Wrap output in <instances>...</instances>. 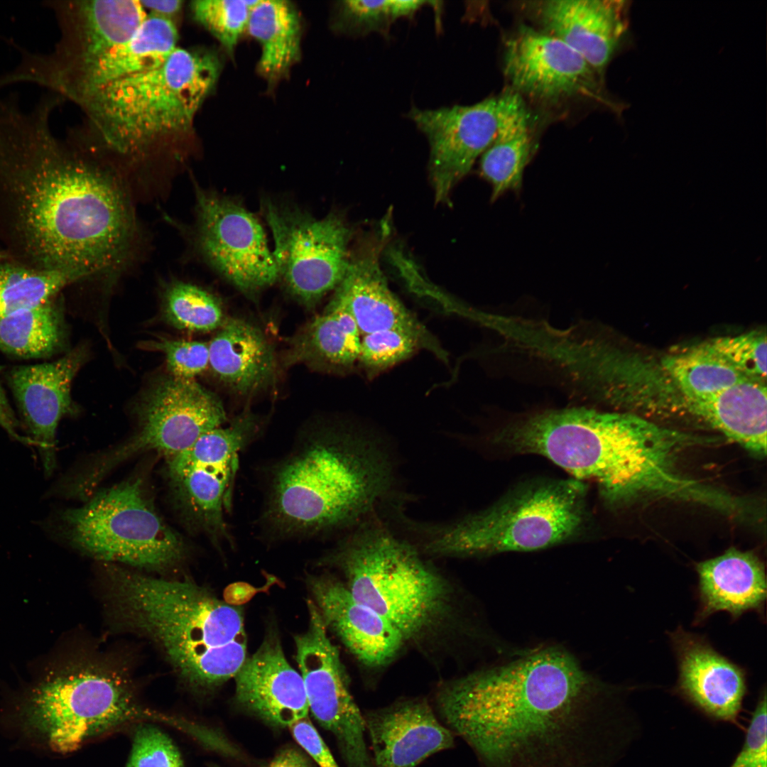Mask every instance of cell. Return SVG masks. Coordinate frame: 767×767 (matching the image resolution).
Returning <instances> with one entry per match:
<instances>
[{"label":"cell","mask_w":767,"mask_h":767,"mask_svg":"<svg viewBox=\"0 0 767 767\" xmlns=\"http://www.w3.org/2000/svg\"><path fill=\"white\" fill-rule=\"evenodd\" d=\"M126 767H183V762L167 734L152 725H143L134 734Z\"/></svg>","instance_id":"obj_40"},{"label":"cell","mask_w":767,"mask_h":767,"mask_svg":"<svg viewBox=\"0 0 767 767\" xmlns=\"http://www.w3.org/2000/svg\"><path fill=\"white\" fill-rule=\"evenodd\" d=\"M234 678L238 703L268 724L289 727L308 716L303 678L288 663L276 637H268Z\"/></svg>","instance_id":"obj_25"},{"label":"cell","mask_w":767,"mask_h":767,"mask_svg":"<svg viewBox=\"0 0 767 767\" xmlns=\"http://www.w3.org/2000/svg\"><path fill=\"white\" fill-rule=\"evenodd\" d=\"M363 717L374 767H417L455 746V735L423 698L398 700Z\"/></svg>","instance_id":"obj_21"},{"label":"cell","mask_w":767,"mask_h":767,"mask_svg":"<svg viewBox=\"0 0 767 767\" xmlns=\"http://www.w3.org/2000/svg\"><path fill=\"white\" fill-rule=\"evenodd\" d=\"M25 706L28 722L60 753L128 720L151 715L139 707L125 675L92 662L52 671L31 690Z\"/></svg>","instance_id":"obj_9"},{"label":"cell","mask_w":767,"mask_h":767,"mask_svg":"<svg viewBox=\"0 0 767 767\" xmlns=\"http://www.w3.org/2000/svg\"><path fill=\"white\" fill-rule=\"evenodd\" d=\"M587 486L576 479L526 484L482 511L433 528L423 550L436 556L477 557L564 543L587 526Z\"/></svg>","instance_id":"obj_7"},{"label":"cell","mask_w":767,"mask_h":767,"mask_svg":"<svg viewBox=\"0 0 767 767\" xmlns=\"http://www.w3.org/2000/svg\"><path fill=\"white\" fill-rule=\"evenodd\" d=\"M138 426L124 442L99 455L80 472L77 483L91 493L114 467L141 453L155 451L166 459L192 445L227 420L215 395L193 379L170 376L159 381L138 408Z\"/></svg>","instance_id":"obj_10"},{"label":"cell","mask_w":767,"mask_h":767,"mask_svg":"<svg viewBox=\"0 0 767 767\" xmlns=\"http://www.w3.org/2000/svg\"><path fill=\"white\" fill-rule=\"evenodd\" d=\"M664 364L686 398L689 408L739 382L749 379L715 352L707 342L687 352L670 356Z\"/></svg>","instance_id":"obj_33"},{"label":"cell","mask_w":767,"mask_h":767,"mask_svg":"<svg viewBox=\"0 0 767 767\" xmlns=\"http://www.w3.org/2000/svg\"><path fill=\"white\" fill-rule=\"evenodd\" d=\"M85 356V349L78 347L54 361L17 366L9 376L28 437L38 447L47 477L56 467L57 428L73 410L71 385Z\"/></svg>","instance_id":"obj_18"},{"label":"cell","mask_w":767,"mask_h":767,"mask_svg":"<svg viewBox=\"0 0 767 767\" xmlns=\"http://www.w3.org/2000/svg\"><path fill=\"white\" fill-rule=\"evenodd\" d=\"M263 212L273 236L278 278L301 304L314 306L346 274L350 229L336 214L317 219L267 200Z\"/></svg>","instance_id":"obj_12"},{"label":"cell","mask_w":767,"mask_h":767,"mask_svg":"<svg viewBox=\"0 0 767 767\" xmlns=\"http://www.w3.org/2000/svg\"><path fill=\"white\" fill-rule=\"evenodd\" d=\"M220 68L214 54L178 47L160 66L107 87L80 107L108 148L142 154L187 136Z\"/></svg>","instance_id":"obj_5"},{"label":"cell","mask_w":767,"mask_h":767,"mask_svg":"<svg viewBox=\"0 0 767 767\" xmlns=\"http://www.w3.org/2000/svg\"><path fill=\"white\" fill-rule=\"evenodd\" d=\"M501 117L497 134L481 156L480 173L491 185L492 201L508 191L518 192L533 151L530 114L516 92L500 95Z\"/></svg>","instance_id":"obj_29"},{"label":"cell","mask_w":767,"mask_h":767,"mask_svg":"<svg viewBox=\"0 0 767 767\" xmlns=\"http://www.w3.org/2000/svg\"><path fill=\"white\" fill-rule=\"evenodd\" d=\"M314 603L326 625L363 665L376 668L391 661L406 641L388 619L353 597L340 581L322 575L311 577Z\"/></svg>","instance_id":"obj_24"},{"label":"cell","mask_w":767,"mask_h":767,"mask_svg":"<svg viewBox=\"0 0 767 767\" xmlns=\"http://www.w3.org/2000/svg\"><path fill=\"white\" fill-rule=\"evenodd\" d=\"M494 444L513 454L548 459L575 479L597 485L609 506L641 499L696 502L701 482L679 469L687 433L628 413L573 406L518 415L494 433Z\"/></svg>","instance_id":"obj_2"},{"label":"cell","mask_w":767,"mask_h":767,"mask_svg":"<svg viewBox=\"0 0 767 767\" xmlns=\"http://www.w3.org/2000/svg\"><path fill=\"white\" fill-rule=\"evenodd\" d=\"M615 695L548 647L443 685L435 710L481 767H611L624 741Z\"/></svg>","instance_id":"obj_1"},{"label":"cell","mask_w":767,"mask_h":767,"mask_svg":"<svg viewBox=\"0 0 767 767\" xmlns=\"http://www.w3.org/2000/svg\"><path fill=\"white\" fill-rule=\"evenodd\" d=\"M288 727L296 741L320 767H339L308 717L293 722Z\"/></svg>","instance_id":"obj_43"},{"label":"cell","mask_w":767,"mask_h":767,"mask_svg":"<svg viewBox=\"0 0 767 767\" xmlns=\"http://www.w3.org/2000/svg\"><path fill=\"white\" fill-rule=\"evenodd\" d=\"M501 97L469 106L412 108L409 117L430 144L429 171L437 202H446L455 185L494 141L500 124Z\"/></svg>","instance_id":"obj_17"},{"label":"cell","mask_w":767,"mask_h":767,"mask_svg":"<svg viewBox=\"0 0 767 767\" xmlns=\"http://www.w3.org/2000/svg\"><path fill=\"white\" fill-rule=\"evenodd\" d=\"M259 429L256 416L244 412L166 459L168 483L183 515L215 543L231 540L224 512L231 506L239 453Z\"/></svg>","instance_id":"obj_11"},{"label":"cell","mask_w":767,"mask_h":767,"mask_svg":"<svg viewBox=\"0 0 767 767\" xmlns=\"http://www.w3.org/2000/svg\"><path fill=\"white\" fill-rule=\"evenodd\" d=\"M142 347L164 353L171 376L175 378L193 379L209 365V345L205 342L159 338Z\"/></svg>","instance_id":"obj_41"},{"label":"cell","mask_w":767,"mask_h":767,"mask_svg":"<svg viewBox=\"0 0 767 767\" xmlns=\"http://www.w3.org/2000/svg\"><path fill=\"white\" fill-rule=\"evenodd\" d=\"M689 409L745 449L766 454V382L742 381Z\"/></svg>","instance_id":"obj_30"},{"label":"cell","mask_w":767,"mask_h":767,"mask_svg":"<svg viewBox=\"0 0 767 767\" xmlns=\"http://www.w3.org/2000/svg\"><path fill=\"white\" fill-rule=\"evenodd\" d=\"M146 11H150V16L160 17L174 22L173 18L183 8L181 0H141Z\"/></svg>","instance_id":"obj_45"},{"label":"cell","mask_w":767,"mask_h":767,"mask_svg":"<svg viewBox=\"0 0 767 767\" xmlns=\"http://www.w3.org/2000/svg\"><path fill=\"white\" fill-rule=\"evenodd\" d=\"M424 349L413 333L398 329L379 330L361 335L359 365L374 377Z\"/></svg>","instance_id":"obj_36"},{"label":"cell","mask_w":767,"mask_h":767,"mask_svg":"<svg viewBox=\"0 0 767 767\" xmlns=\"http://www.w3.org/2000/svg\"><path fill=\"white\" fill-rule=\"evenodd\" d=\"M528 4L540 30L577 52L601 76L629 35L627 1L549 0Z\"/></svg>","instance_id":"obj_19"},{"label":"cell","mask_w":767,"mask_h":767,"mask_svg":"<svg viewBox=\"0 0 767 767\" xmlns=\"http://www.w3.org/2000/svg\"><path fill=\"white\" fill-rule=\"evenodd\" d=\"M670 639L678 666L677 692L709 717L737 724L747 690L744 670L682 627Z\"/></svg>","instance_id":"obj_22"},{"label":"cell","mask_w":767,"mask_h":767,"mask_svg":"<svg viewBox=\"0 0 767 767\" xmlns=\"http://www.w3.org/2000/svg\"><path fill=\"white\" fill-rule=\"evenodd\" d=\"M382 244L381 239L352 256L331 300L351 314L361 335L388 329L408 331L420 339L424 349L447 363V352L389 288L379 262Z\"/></svg>","instance_id":"obj_20"},{"label":"cell","mask_w":767,"mask_h":767,"mask_svg":"<svg viewBox=\"0 0 767 767\" xmlns=\"http://www.w3.org/2000/svg\"><path fill=\"white\" fill-rule=\"evenodd\" d=\"M308 604V629L295 641L309 710L334 736L347 767H374L366 742L363 713L349 691L338 650L327 636L315 604L313 601Z\"/></svg>","instance_id":"obj_14"},{"label":"cell","mask_w":767,"mask_h":767,"mask_svg":"<svg viewBox=\"0 0 767 767\" xmlns=\"http://www.w3.org/2000/svg\"><path fill=\"white\" fill-rule=\"evenodd\" d=\"M504 71L511 90L544 104L603 96L602 76L558 38L522 25L506 40Z\"/></svg>","instance_id":"obj_16"},{"label":"cell","mask_w":767,"mask_h":767,"mask_svg":"<svg viewBox=\"0 0 767 767\" xmlns=\"http://www.w3.org/2000/svg\"><path fill=\"white\" fill-rule=\"evenodd\" d=\"M178 40L173 21L148 15L130 39L92 59L56 62L23 49L12 79L46 87L81 106L107 87L162 65L178 48Z\"/></svg>","instance_id":"obj_13"},{"label":"cell","mask_w":767,"mask_h":767,"mask_svg":"<svg viewBox=\"0 0 767 767\" xmlns=\"http://www.w3.org/2000/svg\"><path fill=\"white\" fill-rule=\"evenodd\" d=\"M63 337L57 298L0 318V350L10 355L26 359L52 355Z\"/></svg>","instance_id":"obj_32"},{"label":"cell","mask_w":767,"mask_h":767,"mask_svg":"<svg viewBox=\"0 0 767 767\" xmlns=\"http://www.w3.org/2000/svg\"><path fill=\"white\" fill-rule=\"evenodd\" d=\"M699 607L695 624L718 611L734 619L746 612L762 613L766 600L763 563L752 552L734 548L696 565Z\"/></svg>","instance_id":"obj_26"},{"label":"cell","mask_w":767,"mask_h":767,"mask_svg":"<svg viewBox=\"0 0 767 767\" xmlns=\"http://www.w3.org/2000/svg\"><path fill=\"white\" fill-rule=\"evenodd\" d=\"M422 1H344L340 3V18L346 29L365 35L371 32L386 33L396 19L408 16L418 10Z\"/></svg>","instance_id":"obj_38"},{"label":"cell","mask_w":767,"mask_h":767,"mask_svg":"<svg viewBox=\"0 0 767 767\" xmlns=\"http://www.w3.org/2000/svg\"><path fill=\"white\" fill-rule=\"evenodd\" d=\"M707 343L747 379L766 382V337L764 332L754 331L735 337H719Z\"/></svg>","instance_id":"obj_39"},{"label":"cell","mask_w":767,"mask_h":767,"mask_svg":"<svg viewBox=\"0 0 767 767\" xmlns=\"http://www.w3.org/2000/svg\"><path fill=\"white\" fill-rule=\"evenodd\" d=\"M246 28L261 45L259 70L268 80H278L299 58L300 18L289 1H258L251 9Z\"/></svg>","instance_id":"obj_31"},{"label":"cell","mask_w":767,"mask_h":767,"mask_svg":"<svg viewBox=\"0 0 767 767\" xmlns=\"http://www.w3.org/2000/svg\"><path fill=\"white\" fill-rule=\"evenodd\" d=\"M361 338L351 314L330 300L324 312L292 339L285 364H305L325 371L347 372L358 364Z\"/></svg>","instance_id":"obj_28"},{"label":"cell","mask_w":767,"mask_h":767,"mask_svg":"<svg viewBox=\"0 0 767 767\" xmlns=\"http://www.w3.org/2000/svg\"><path fill=\"white\" fill-rule=\"evenodd\" d=\"M2 367L0 366V372ZM0 426L13 439L23 444H33L32 441L20 433L21 424L16 418L0 382Z\"/></svg>","instance_id":"obj_44"},{"label":"cell","mask_w":767,"mask_h":767,"mask_svg":"<svg viewBox=\"0 0 767 767\" xmlns=\"http://www.w3.org/2000/svg\"><path fill=\"white\" fill-rule=\"evenodd\" d=\"M209 345V365L222 382L241 395L273 384L276 358L273 348L255 325L239 318L224 320Z\"/></svg>","instance_id":"obj_27"},{"label":"cell","mask_w":767,"mask_h":767,"mask_svg":"<svg viewBox=\"0 0 767 767\" xmlns=\"http://www.w3.org/2000/svg\"><path fill=\"white\" fill-rule=\"evenodd\" d=\"M270 483L269 525L284 536L313 535L360 523L389 492L393 472L374 442L324 423L278 462Z\"/></svg>","instance_id":"obj_3"},{"label":"cell","mask_w":767,"mask_h":767,"mask_svg":"<svg viewBox=\"0 0 767 767\" xmlns=\"http://www.w3.org/2000/svg\"><path fill=\"white\" fill-rule=\"evenodd\" d=\"M97 559L152 570L170 568L186 552L179 534L160 516L141 479H129L63 510L45 528Z\"/></svg>","instance_id":"obj_8"},{"label":"cell","mask_w":767,"mask_h":767,"mask_svg":"<svg viewBox=\"0 0 767 767\" xmlns=\"http://www.w3.org/2000/svg\"><path fill=\"white\" fill-rule=\"evenodd\" d=\"M54 11L61 38L50 53L56 62L92 59L130 39L148 15L138 0L47 1Z\"/></svg>","instance_id":"obj_23"},{"label":"cell","mask_w":767,"mask_h":767,"mask_svg":"<svg viewBox=\"0 0 767 767\" xmlns=\"http://www.w3.org/2000/svg\"><path fill=\"white\" fill-rule=\"evenodd\" d=\"M324 562L339 568L353 597L388 619L406 641L425 635L449 612L447 581L380 523L362 522Z\"/></svg>","instance_id":"obj_6"},{"label":"cell","mask_w":767,"mask_h":767,"mask_svg":"<svg viewBox=\"0 0 767 767\" xmlns=\"http://www.w3.org/2000/svg\"><path fill=\"white\" fill-rule=\"evenodd\" d=\"M116 613L148 636L189 684L211 687L234 677L246 660L241 610L189 580L107 567Z\"/></svg>","instance_id":"obj_4"},{"label":"cell","mask_w":767,"mask_h":767,"mask_svg":"<svg viewBox=\"0 0 767 767\" xmlns=\"http://www.w3.org/2000/svg\"><path fill=\"white\" fill-rule=\"evenodd\" d=\"M766 692L760 695L744 745L729 767H767Z\"/></svg>","instance_id":"obj_42"},{"label":"cell","mask_w":767,"mask_h":767,"mask_svg":"<svg viewBox=\"0 0 767 767\" xmlns=\"http://www.w3.org/2000/svg\"><path fill=\"white\" fill-rule=\"evenodd\" d=\"M197 240L205 259L239 290L251 293L278 278L259 219L242 205L196 187Z\"/></svg>","instance_id":"obj_15"},{"label":"cell","mask_w":767,"mask_h":767,"mask_svg":"<svg viewBox=\"0 0 767 767\" xmlns=\"http://www.w3.org/2000/svg\"><path fill=\"white\" fill-rule=\"evenodd\" d=\"M257 1L196 0L191 2L190 9L195 21L232 53Z\"/></svg>","instance_id":"obj_37"},{"label":"cell","mask_w":767,"mask_h":767,"mask_svg":"<svg viewBox=\"0 0 767 767\" xmlns=\"http://www.w3.org/2000/svg\"><path fill=\"white\" fill-rule=\"evenodd\" d=\"M80 280L60 271L30 267L0 250V318L57 298L67 285Z\"/></svg>","instance_id":"obj_34"},{"label":"cell","mask_w":767,"mask_h":767,"mask_svg":"<svg viewBox=\"0 0 767 767\" xmlns=\"http://www.w3.org/2000/svg\"><path fill=\"white\" fill-rule=\"evenodd\" d=\"M268 767H312V765L299 749L289 746L279 751Z\"/></svg>","instance_id":"obj_46"},{"label":"cell","mask_w":767,"mask_h":767,"mask_svg":"<svg viewBox=\"0 0 767 767\" xmlns=\"http://www.w3.org/2000/svg\"><path fill=\"white\" fill-rule=\"evenodd\" d=\"M163 313L175 327L192 332H210L223 323V312L216 298L191 283L175 281L163 295Z\"/></svg>","instance_id":"obj_35"}]
</instances>
